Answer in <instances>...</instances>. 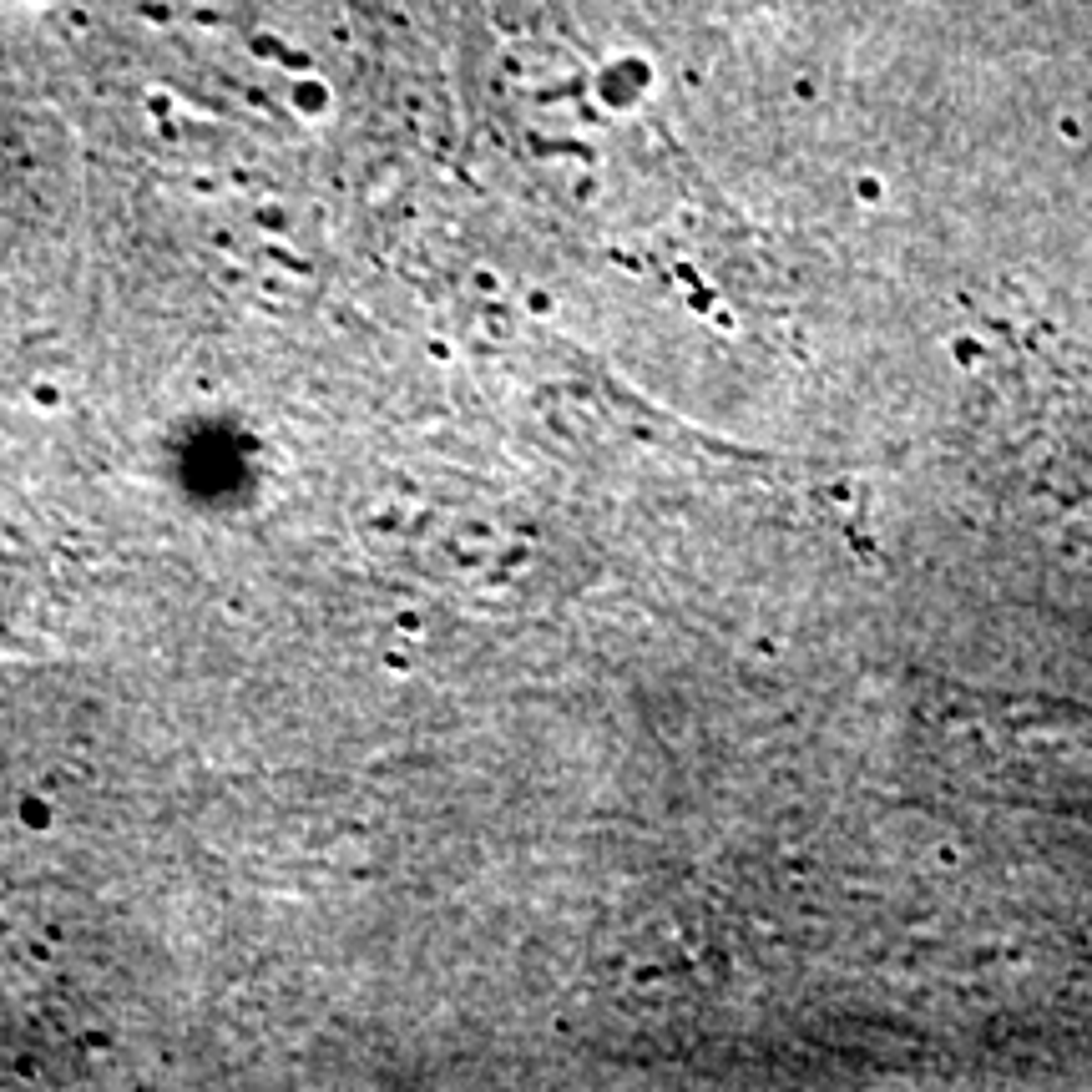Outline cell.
Returning a JSON list of instances; mask_svg holds the SVG:
<instances>
[{
  "label": "cell",
  "mask_w": 1092,
  "mask_h": 1092,
  "mask_svg": "<svg viewBox=\"0 0 1092 1092\" xmlns=\"http://www.w3.org/2000/svg\"><path fill=\"white\" fill-rule=\"evenodd\" d=\"M31 405H36V410H56V405H61V395H56L51 384H31Z\"/></svg>",
  "instance_id": "cell-2"
},
{
  "label": "cell",
  "mask_w": 1092,
  "mask_h": 1092,
  "mask_svg": "<svg viewBox=\"0 0 1092 1092\" xmlns=\"http://www.w3.org/2000/svg\"><path fill=\"white\" fill-rule=\"evenodd\" d=\"M16 814H21V824H26V829H36V835H41V829H51V804H46V799H36V795H31V799H21V809H16Z\"/></svg>",
  "instance_id": "cell-1"
}]
</instances>
